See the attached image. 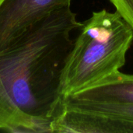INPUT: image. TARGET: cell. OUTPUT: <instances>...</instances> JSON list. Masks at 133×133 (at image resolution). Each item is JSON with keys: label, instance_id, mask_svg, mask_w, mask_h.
<instances>
[{"label": "cell", "instance_id": "cell-1", "mask_svg": "<svg viewBox=\"0 0 133 133\" xmlns=\"http://www.w3.org/2000/svg\"><path fill=\"white\" fill-rule=\"evenodd\" d=\"M83 23L70 6L42 18L0 51V130L51 132L60 77Z\"/></svg>", "mask_w": 133, "mask_h": 133}, {"label": "cell", "instance_id": "cell-2", "mask_svg": "<svg viewBox=\"0 0 133 133\" xmlns=\"http://www.w3.org/2000/svg\"><path fill=\"white\" fill-rule=\"evenodd\" d=\"M79 30L62 70L61 99L119 71L133 41L132 29L117 11L93 12Z\"/></svg>", "mask_w": 133, "mask_h": 133}, {"label": "cell", "instance_id": "cell-3", "mask_svg": "<svg viewBox=\"0 0 133 133\" xmlns=\"http://www.w3.org/2000/svg\"><path fill=\"white\" fill-rule=\"evenodd\" d=\"M72 0H3L0 5V51L27 28Z\"/></svg>", "mask_w": 133, "mask_h": 133}, {"label": "cell", "instance_id": "cell-4", "mask_svg": "<svg viewBox=\"0 0 133 133\" xmlns=\"http://www.w3.org/2000/svg\"><path fill=\"white\" fill-rule=\"evenodd\" d=\"M51 132L133 133V122L59 107Z\"/></svg>", "mask_w": 133, "mask_h": 133}, {"label": "cell", "instance_id": "cell-5", "mask_svg": "<svg viewBox=\"0 0 133 133\" xmlns=\"http://www.w3.org/2000/svg\"><path fill=\"white\" fill-rule=\"evenodd\" d=\"M65 97L85 102L133 104V74L118 71Z\"/></svg>", "mask_w": 133, "mask_h": 133}, {"label": "cell", "instance_id": "cell-6", "mask_svg": "<svg viewBox=\"0 0 133 133\" xmlns=\"http://www.w3.org/2000/svg\"><path fill=\"white\" fill-rule=\"evenodd\" d=\"M59 107L133 122V104L85 102L75 101L69 97H63L61 99Z\"/></svg>", "mask_w": 133, "mask_h": 133}, {"label": "cell", "instance_id": "cell-7", "mask_svg": "<svg viewBox=\"0 0 133 133\" xmlns=\"http://www.w3.org/2000/svg\"><path fill=\"white\" fill-rule=\"evenodd\" d=\"M133 30V0H108Z\"/></svg>", "mask_w": 133, "mask_h": 133}, {"label": "cell", "instance_id": "cell-8", "mask_svg": "<svg viewBox=\"0 0 133 133\" xmlns=\"http://www.w3.org/2000/svg\"><path fill=\"white\" fill-rule=\"evenodd\" d=\"M2 1H3V0H0V5H1V3L2 2Z\"/></svg>", "mask_w": 133, "mask_h": 133}]
</instances>
